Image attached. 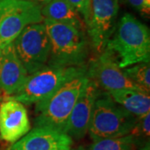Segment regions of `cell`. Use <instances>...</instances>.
I'll list each match as a JSON object with an SVG mask.
<instances>
[{
    "mask_svg": "<svg viewBox=\"0 0 150 150\" xmlns=\"http://www.w3.org/2000/svg\"><path fill=\"white\" fill-rule=\"evenodd\" d=\"M113 37L108 40L106 48L117 57L121 69L149 63V28L129 13L121 18L114 30Z\"/></svg>",
    "mask_w": 150,
    "mask_h": 150,
    "instance_id": "6da1fadb",
    "label": "cell"
},
{
    "mask_svg": "<svg viewBox=\"0 0 150 150\" xmlns=\"http://www.w3.org/2000/svg\"><path fill=\"white\" fill-rule=\"evenodd\" d=\"M51 48L47 65L51 67L84 66L89 55L86 32L68 24L43 18Z\"/></svg>",
    "mask_w": 150,
    "mask_h": 150,
    "instance_id": "7a4b0ae2",
    "label": "cell"
},
{
    "mask_svg": "<svg viewBox=\"0 0 150 150\" xmlns=\"http://www.w3.org/2000/svg\"><path fill=\"white\" fill-rule=\"evenodd\" d=\"M87 79L86 74L78 75L47 98L35 103L34 128H47L64 134L71 112Z\"/></svg>",
    "mask_w": 150,
    "mask_h": 150,
    "instance_id": "3957f363",
    "label": "cell"
},
{
    "mask_svg": "<svg viewBox=\"0 0 150 150\" xmlns=\"http://www.w3.org/2000/svg\"><path fill=\"white\" fill-rule=\"evenodd\" d=\"M137 117L113 100L106 91L97 97L88 133L93 141L126 136L130 134Z\"/></svg>",
    "mask_w": 150,
    "mask_h": 150,
    "instance_id": "277c9868",
    "label": "cell"
},
{
    "mask_svg": "<svg viewBox=\"0 0 150 150\" xmlns=\"http://www.w3.org/2000/svg\"><path fill=\"white\" fill-rule=\"evenodd\" d=\"M87 65L81 67H51L28 75L23 85L11 98L23 104L31 105L50 96L66 82L82 74H86Z\"/></svg>",
    "mask_w": 150,
    "mask_h": 150,
    "instance_id": "5b68a950",
    "label": "cell"
},
{
    "mask_svg": "<svg viewBox=\"0 0 150 150\" xmlns=\"http://www.w3.org/2000/svg\"><path fill=\"white\" fill-rule=\"evenodd\" d=\"M42 7L29 0H0V49L13 43L27 26L43 22Z\"/></svg>",
    "mask_w": 150,
    "mask_h": 150,
    "instance_id": "8992f818",
    "label": "cell"
},
{
    "mask_svg": "<svg viewBox=\"0 0 150 150\" xmlns=\"http://www.w3.org/2000/svg\"><path fill=\"white\" fill-rule=\"evenodd\" d=\"M13 46L28 74L47 66L51 44L43 23L27 26L13 42Z\"/></svg>",
    "mask_w": 150,
    "mask_h": 150,
    "instance_id": "52a82bcc",
    "label": "cell"
},
{
    "mask_svg": "<svg viewBox=\"0 0 150 150\" xmlns=\"http://www.w3.org/2000/svg\"><path fill=\"white\" fill-rule=\"evenodd\" d=\"M118 0H91L86 30L93 48L101 53L106 48L117 26Z\"/></svg>",
    "mask_w": 150,
    "mask_h": 150,
    "instance_id": "ba28073f",
    "label": "cell"
},
{
    "mask_svg": "<svg viewBox=\"0 0 150 150\" xmlns=\"http://www.w3.org/2000/svg\"><path fill=\"white\" fill-rule=\"evenodd\" d=\"M86 75L106 92L124 88L143 91L124 74L123 69L119 67L117 57L108 48H104L98 57L90 60L87 66Z\"/></svg>",
    "mask_w": 150,
    "mask_h": 150,
    "instance_id": "9c48e42d",
    "label": "cell"
},
{
    "mask_svg": "<svg viewBox=\"0 0 150 150\" xmlns=\"http://www.w3.org/2000/svg\"><path fill=\"white\" fill-rule=\"evenodd\" d=\"M100 92V88L88 78L75 103L65 129L64 134L72 139L79 140L85 137L88 131L94 103Z\"/></svg>",
    "mask_w": 150,
    "mask_h": 150,
    "instance_id": "30bf717a",
    "label": "cell"
},
{
    "mask_svg": "<svg viewBox=\"0 0 150 150\" xmlns=\"http://www.w3.org/2000/svg\"><path fill=\"white\" fill-rule=\"evenodd\" d=\"M31 129L28 114L23 103L8 97L0 104V136L13 144Z\"/></svg>",
    "mask_w": 150,
    "mask_h": 150,
    "instance_id": "8fae6325",
    "label": "cell"
},
{
    "mask_svg": "<svg viewBox=\"0 0 150 150\" xmlns=\"http://www.w3.org/2000/svg\"><path fill=\"white\" fill-rule=\"evenodd\" d=\"M72 145L73 139L67 134L47 128H34L8 150H58Z\"/></svg>",
    "mask_w": 150,
    "mask_h": 150,
    "instance_id": "7c38bea8",
    "label": "cell"
},
{
    "mask_svg": "<svg viewBox=\"0 0 150 150\" xmlns=\"http://www.w3.org/2000/svg\"><path fill=\"white\" fill-rule=\"evenodd\" d=\"M28 75L14 51L13 43L0 49V93L13 95L23 85Z\"/></svg>",
    "mask_w": 150,
    "mask_h": 150,
    "instance_id": "4fadbf2b",
    "label": "cell"
},
{
    "mask_svg": "<svg viewBox=\"0 0 150 150\" xmlns=\"http://www.w3.org/2000/svg\"><path fill=\"white\" fill-rule=\"evenodd\" d=\"M43 18L68 24L86 32V24L74 7L67 0H52L41 9Z\"/></svg>",
    "mask_w": 150,
    "mask_h": 150,
    "instance_id": "5bb4252c",
    "label": "cell"
},
{
    "mask_svg": "<svg viewBox=\"0 0 150 150\" xmlns=\"http://www.w3.org/2000/svg\"><path fill=\"white\" fill-rule=\"evenodd\" d=\"M115 102L136 117L144 115L150 112V96L149 93L124 88L108 92Z\"/></svg>",
    "mask_w": 150,
    "mask_h": 150,
    "instance_id": "9a60e30c",
    "label": "cell"
},
{
    "mask_svg": "<svg viewBox=\"0 0 150 150\" xmlns=\"http://www.w3.org/2000/svg\"><path fill=\"white\" fill-rule=\"evenodd\" d=\"M124 74L143 91H150L149 63H142L123 69Z\"/></svg>",
    "mask_w": 150,
    "mask_h": 150,
    "instance_id": "2e32d148",
    "label": "cell"
},
{
    "mask_svg": "<svg viewBox=\"0 0 150 150\" xmlns=\"http://www.w3.org/2000/svg\"><path fill=\"white\" fill-rule=\"evenodd\" d=\"M135 143L133 137L126 136L94 140L88 150H134Z\"/></svg>",
    "mask_w": 150,
    "mask_h": 150,
    "instance_id": "e0dca14e",
    "label": "cell"
},
{
    "mask_svg": "<svg viewBox=\"0 0 150 150\" xmlns=\"http://www.w3.org/2000/svg\"><path fill=\"white\" fill-rule=\"evenodd\" d=\"M129 134L133 137L135 145L142 146L149 142L150 112L137 117L136 123Z\"/></svg>",
    "mask_w": 150,
    "mask_h": 150,
    "instance_id": "ac0fdd59",
    "label": "cell"
},
{
    "mask_svg": "<svg viewBox=\"0 0 150 150\" xmlns=\"http://www.w3.org/2000/svg\"><path fill=\"white\" fill-rule=\"evenodd\" d=\"M67 1L69 2L74 7L75 9L79 12V13L83 18L86 24L90 14L91 0H67Z\"/></svg>",
    "mask_w": 150,
    "mask_h": 150,
    "instance_id": "d6986e66",
    "label": "cell"
},
{
    "mask_svg": "<svg viewBox=\"0 0 150 150\" xmlns=\"http://www.w3.org/2000/svg\"><path fill=\"white\" fill-rule=\"evenodd\" d=\"M129 5L133 7L140 14L149 17L150 13V0H126Z\"/></svg>",
    "mask_w": 150,
    "mask_h": 150,
    "instance_id": "ffe728a7",
    "label": "cell"
},
{
    "mask_svg": "<svg viewBox=\"0 0 150 150\" xmlns=\"http://www.w3.org/2000/svg\"><path fill=\"white\" fill-rule=\"evenodd\" d=\"M29 1H33V2H34V3H37L38 4L43 6L45 5V4H47L49 2H51L52 0H29Z\"/></svg>",
    "mask_w": 150,
    "mask_h": 150,
    "instance_id": "44dd1931",
    "label": "cell"
},
{
    "mask_svg": "<svg viewBox=\"0 0 150 150\" xmlns=\"http://www.w3.org/2000/svg\"><path fill=\"white\" fill-rule=\"evenodd\" d=\"M139 150H150V144L149 142H147L145 144L140 146Z\"/></svg>",
    "mask_w": 150,
    "mask_h": 150,
    "instance_id": "7402d4cb",
    "label": "cell"
},
{
    "mask_svg": "<svg viewBox=\"0 0 150 150\" xmlns=\"http://www.w3.org/2000/svg\"><path fill=\"white\" fill-rule=\"evenodd\" d=\"M69 150H88V149L83 147V146H79V147L74 148V149H70Z\"/></svg>",
    "mask_w": 150,
    "mask_h": 150,
    "instance_id": "603a6c76",
    "label": "cell"
},
{
    "mask_svg": "<svg viewBox=\"0 0 150 150\" xmlns=\"http://www.w3.org/2000/svg\"><path fill=\"white\" fill-rule=\"evenodd\" d=\"M71 149V147H64V148H61L58 150H69Z\"/></svg>",
    "mask_w": 150,
    "mask_h": 150,
    "instance_id": "cb8c5ba5",
    "label": "cell"
},
{
    "mask_svg": "<svg viewBox=\"0 0 150 150\" xmlns=\"http://www.w3.org/2000/svg\"><path fill=\"white\" fill-rule=\"evenodd\" d=\"M1 100H2V97H1V93H0V103H1Z\"/></svg>",
    "mask_w": 150,
    "mask_h": 150,
    "instance_id": "d4e9b609",
    "label": "cell"
}]
</instances>
